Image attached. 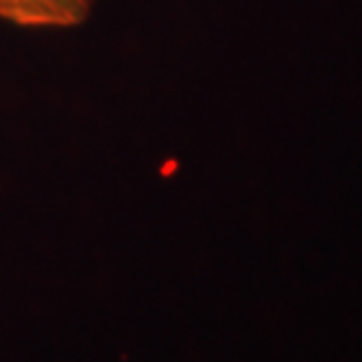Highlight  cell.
Listing matches in <instances>:
<instances>
[{"label": "cell", "instance_id": "6da1fadb", "mask_svg": "<svg viewBox=\"0 0 362 362\" xmlns=\"http://www.w3.org/2000/svg\"><path fill=\"white\" fill-rule=\"evenodd\" d=\"M89 0H0V21L28 30H71L91 17Z\"/></svg>", "mask_w": 362, "mask_h": 362}, {"label": "cell", "instance_id": "7a4b0ae2", "mask_svg": "<svg viewBox=\"0 0 362 362\" xmlns=\"http://www.w3.org/2000/svg\"><path fill=\"white\" fill-rule=\"evenodd\" d=\"M89 3H91V5H94V3H96V0H89Z\"/></svg>", "mask_w": 362, "mask_h": 362}]
</instances>
